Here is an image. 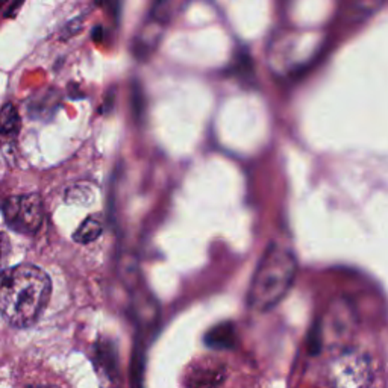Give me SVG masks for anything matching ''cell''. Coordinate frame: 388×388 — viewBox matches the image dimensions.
Instances as JSON below:
<instances>
[{"mask_svg":"<svg viewBox=\"0 0 388 388\" xmlns=\"http://www.w3.org/2000/svg\"><path fill=\"white\" fill-rule=\"evenodd\" d=\"M67 202L68 203H79V205H88L93 199V191L88 187H73L67 191Z\"/></svg>","mask_w":388,"mask_h":388,"instance_id":"obj_9","label":"cell"},{"mask_svg":"<svg viewBox=\"0 0 388 388\" xmlns=\"http://www.w3.org/2000/svg\"><path fill=\"white\" fill-rule=\"evenodd\" d=\"M35 388H58V387H54V385H38Z\"/></svg>","mask_w":388,"mask_h":388,"instance_id":"obj_15","label":"cell"},{"mask_svg":"<svg viewBox=\"0 0 388 388\" xmlns=\"http://www.w3.org/2000/svg\"><path fill=\"white\" fill-rule=\"evenodd\" d=\"M47 274L30 264L17 265L0 274V314L17 328L34 325L50 298Z\"/></svg>","mask_w":388,"mask_h":388,"instance_id":"obj_1","label":"cell"},{"mask_svg":"<svg viewBox=\"0 0 388 388\" xmlns=\"http://www.w3.org/2000/svg\"><path fill=\"white\" fill-rule=\"evenodd\" d=\"M8 226L18 234H35L42 226L44 210L38 194H22L9 198L4 205Z\"/></svg>","mask_w":388,"mask_h":388,"instance_id":"obj_4","label":"cell"},{"mask_svg":"<svg viewBox=\"0 0 388 388\" xmlns=\"http://www.w3.org/2000/svg\"><path fill=\"white\" fill-rule=\"evenodd\" d=\"M20 129V114L13 104L0 108V134L5 137L16 135Z\"/></svg>","mask_w":388,"mask_h":388,"instance_id":"obj_8","label":"cell"},{"mask_svg":"<svg viewBox=\"0 0 388 388\" xmlns=\"http://www.w3.org/2000/svg\"><path fill=\"white\" fill-rule=\"evenodd\" d=\"M5 2H6V0H0V8H2L5 5Z\"/></svg>","mask_w":388,"mask_h":388,"instance_id":"obj_16","label":"cell"},{"mask_svg":"<svg viewBox=\"0 0 388 388\" xmlns=\"http://www.w3.org/2000/svg\"><path fill=\"white\" fill-rule=\"evenodd\" d=\"M23 4H25V0H13L11 6H9V8H8V11H6V17L14 16V14L18 11V9L22 8Z\"/></svg>","mask_w":388,"mask_h":388,"instance_id":"obj_12","label":"cell"},{"mask_svg":"<svg viewBox=\"0 0 388 388\" xmlns=\"http://www.w3.org/2000/svg\"><path fill=\"white\" fill-rule=\"evenodd\" d=\"M93 37H95V40H100L102 38V28L100 26L93 30Z\"/></svg>","mask_w":388,"mask_h":388,"instance_id":"obj_14","label":"cell"},{"mask_svg":"<svg viewBox=\"0 0 388 388\" xmlns=\"http://www.w3.org/2000/svg\"><path fill=\"white\" fill-rule=\"evenodd\" d=\"M9 255H11V243H9L6 234L0 232V273L5 270Z\"/></svg>","mask_w":388,"mask_h":388,"instance_id":"obj_10","label":"cell"},{"mask_svg":"<svg viewBox=\"0 0 388 388\" xmlns=\"http://www.w3.org/2000/svg\"><path fill=\"white\" fill-rule=\"evenodd\" d=\"M80 29V20H75V22H70L66 26V30H68V35H75Z\"/></svg>","mask_w":388,"mask_h":388,"instance_id":"obj_13","label":"cell"},{"mask_svg":"<svg viewBox=\"0 0 388 388\" xmlns=\"http://www.w3.org/2000/svg\"><path fill=\"white\" fill-rule=\"evenodd\" d=\"M236 328L231 323H220L217 326H214L212 329H210L205 335V343L211 349H231L236 344L237 335H236Z\"/></svg>","mask_w":388,"mask_h":388,"instance_id":"obj_5","label":"cell"},{"mask_svg":"<svg viewBox=\"0 0 388 388\" xmlns=\"http://www.w3.org/2000/svg\"><path fill=\"white\" fill-rule=\"evenodd\" d=\"M102 231H104L102 222L96 217H88L80 223V226L73 234V240L79 244H88L97 240L102 236Z\"/></svg>","mask_w":388,"mask_h":388,"instance_id":"obj_7","label":"cell"},{"mask_svg":"<svg viewBox=\"0 0 388 388\" xmlns=\"http://www.w3.org/2000/svg\"><path fill=\"white\" fill-rule=\"evenodd\" d=\"M334 388H370L375 369L369 355L347 351L340 355L331 370Z\"/></svg>","mask_w":388,"mask_h":388,"instance_id":"obj_3","label":"cell"},{"mask_svg":"<svg viewBox=\"0 0 388 388\" xmlns=\"http://www.w3.org/2000/svg\"><path fill=\"white\" fill-rule=\"evenodd\" d=\"M105 5L108 9V14H111L114 18L119 17L120 11V0H105Z\"/></svg>","mask_w":388,"mask_h":388,"instance_id":"obj_11","label":"cell"},{"mask_svg":"<svg viewBox=\"0 0 388 388\" xmlns=\"http://www.w3.org/2000/svg\"><path fill=\"white\" fill-rule=\"evenodd\" d=\"M58 105V96L54 90H47L46 93L34 96L30 100L29 112L34 117H46L50 111H55Z\"/></svg>","mask_w":388,"mask_h":388,"instance_id":"obj_6","label":"cell"},{"mask_svg":"<svg viewBox=\"0 0 388 388\" xmlns=\"http://www.w3.org/2000/svg\"><path fill=\"white\" fill-rule=\"evenodd\" d=\"M298 260L291 249L281 244H270L265 249L255 270L248 291V305L252 311L267 313L273 310L291 290Z\"/></svg>","mask_w":388,"mask_h":388,"instance_id":"obj_2","label":"cell"}]
</instances>
